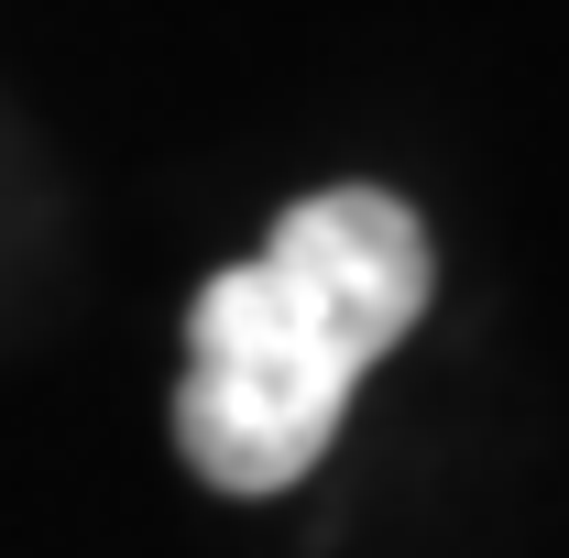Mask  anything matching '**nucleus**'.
Wrapping results in <instances>:
<instances>
[{"instance_id": "f257e3e1", "label": "nucleus", "mask_w": 569, "mask_h": 558, "mask_svg": "<svg viewBox=\"0 0 569 558\" xmlns=\"http://www.w3.org/2000/svg\"><path fill=\"white\" fill-rule=\"evenodd\" d=\"M427 230L383 187H329L274 219L252 263L198 285L176 438L219 492H284L340 438L361 372L427 318Z\"/></svg>"}]
</instances>
